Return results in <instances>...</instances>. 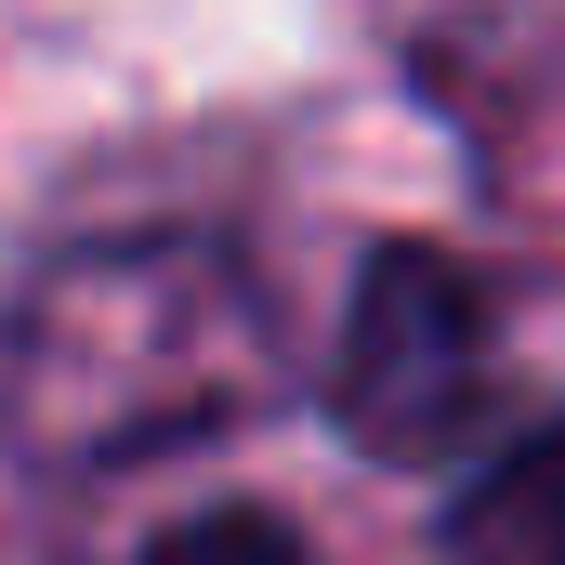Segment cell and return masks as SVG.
Returning <instances> with one entry per match:
<instances>
[{
	"instance_id": "cell-3",
	"label": "cell",
	"mask_w": 565,
	"mask_h": 565,
	"mask_svg": "<svg viewBox=\"0 0 565 565\" xmlns=\"http://www.w3.org/2000/svg\"><path fill=\"white\" fill-rule=\"evenodd\" d=\"M447 565H565V422L513 434V447L460 487Z\"/></svg>"
},
{
	"instance_id": "cell-4",
	"label": "cell",
	"mask_w": 565,
	"mask_h": 565,
	"mask_svg": "<svg viewBox=\"0 0 565 565\" xmlns=\"http://www.w3.org/2000/svg\"><path fill=\"white\" fill-rule=\"evenodd\" d=\"M132 565H302L277 513H198V526H171V540H145Z\"/></svg>"
},
{
	"instance_id": "cell-1",
	"label": "cell",
	"mask_w": 565,
	"mask_h": 565,
	"mask_svg": "<svg viewBox=\"0 0 565 565\" xmlns=\"http://www.w3.org/2000/svg\"><path fill=\"white\" fill-rule=\"evenodd\" d=\"M264 395H277L264 289L211 237H106L0 316V434L66 473L198 447Z\"/></svg>"
},
{
	"instance_id": "cell-2",
	"label": "cell",
	"mask_w": 565,
	"mask_h": 565,
	"mask_svg": "<svg viewBox=\"0 0 565 565\" xmlns=\"http://www.w3.org/2000/svg\"><path fill=\"white\" fill-rule=\"evenodd\" d=\"M487 369H500V342H487V289L460 277L447 250L395 237V250L355 264L329 395H342V434H355L369 460H447L460 434L487 422Z\"/></svg>"
}]
</instances>
